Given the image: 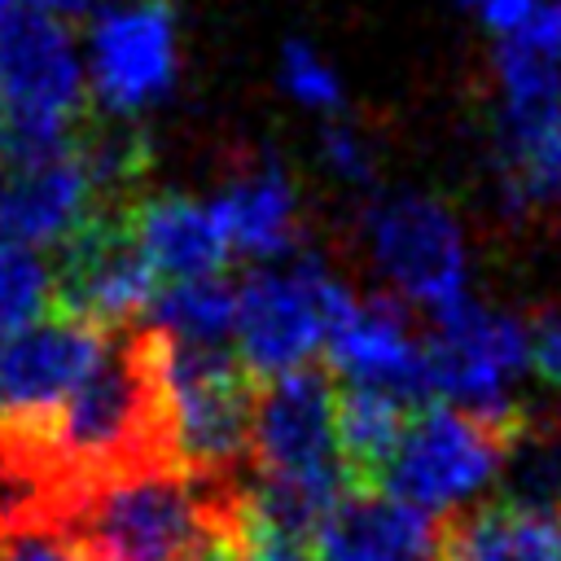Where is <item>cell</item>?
Wrapping results in <instances>:
<instances>
[{
	"instance_id": "cell-1",
	"label": "cell",
	"mask_w": 561,
	"mask_h": 561,
	"mask_svg": "<svg viewBox=\"0 0 561 561\" xmlns=\"http://www.w3.org/2000/svg\"><path fill=\"white\" fill-rule=\"evenodd\" d=\"M250 465V513L298 539H311L316 522L355 486L337 443V386L324 368H298L254 390Z\"/></svg>"
},
{
	"instance_id": "cell-2",
	"label": "cell",
	"mask_w": 561,
	"mask_h": 561,
	"mask_svg": "<svg viewBox=\"0 0 561 561\" xmlns=\"http://www.w3.org/2000/svg\"><path fill=\"white\" fill-rule=\"evenodd\" d=\"M39 456L75 500L118 473L171 465L149 359V329L114 337L101 368L57 408V416L39 434Z\"/></svg>"
},
{
	"instance_id": "cell-3",
	"label": "cell",
	"mask_w": 561,
	"mask_h": 561,
	"mask_svg": "<svg viewBox=\"0 0 561 561\" xmlns=\"http://www.w3.org/2000/svg\"><path fill=\"white\" fill-rule=\"evenodd\" d=\"M149 359L171 465L197 482H241L254 421V377L245 364L232 346H193L158 329H149Z\"/></svg>"
},
{
	"instance_id": "cell-4",
	"label": "cell",
	"mask_w": 561,
	"mask_h": 561,
	"mask_svg": "<svg viewBox=\"0 0 561 561\" xmlns=\"http://www.w3.org/2000/svg\"><path fill=\"white\" fill-rule=\"evenodd\" d=\"M355 298L351 280L311 250L259 263L237 280L232 355L254 381L316 368Z\"/></svg>"
},
{
	"instance_id": "cell-5",
	"label": "cell",
	"mask_w": 561,
	"mask_h": 561,
	"mask_svg": "<svg viewBox=\"0 0 561 561\" xmlns=\"http://www.w3.org/2000/svg\"><path fill=\"white\" fill-rule=\"evenodd\" d=\"M359 245L381 294L430 320L473 298V245L460 215L421 188L373 193L359 210Z\"/></svg>"
},
{
	"instance_id": "cell-6",
	"label": "cell",
	"mask_w": 561,
	"mask_h": 561,
	"mask_svg": "<svg viewBox=\"0 0 561 561\" xmlns=\"http://www.w3.org/2000/svg\"><path fill=\"white\" fill-rule=\"evenodd\" d=\"M88 105L83 44L70 22L0 0V145H61Z\"/></svg>"
},
{
	"instance_id": "cell-7",
	"label": "cell",
	"mask_w": 561,
	"mask_h": 561,
	"mask_svg": "<svg viewBox=\"0 0 561 561\" xmlns=\"http://www.w3.org/2000/svg\"><path fill=\"white\" fill-rule=\"evenodd\" d=\"M491 167L508 215L561 202V61L500 39L491 57Z\"/></svg>"
},
{
	"instance_id": "cell-8",
	"label": "cell",
	"mask_w": 561,
	"mask_h": 561,
	"mask_svg": "<svg viewBox=\"0 0 561 561\" xmlns=\"http://www.w3.org/2000/svg\"><path fill=\"white\" fill-rule=\"evenodd\" d=\"M513 434L517 430L508 425L430 399L412 408L399 447L377 473V486L430 517H451L482 504V495L500 486Z\"/></svg>"
},
{
	"instance_id": "cell-9",
	"label": "cell",
	"mask_w": 561,
	"mask_h": 561,
	"mask_svg": "<svg viewBox=\"0 0 561 561\" xmlns=\"http://www.w3.org/2000/svg\"><path fill=\"white\" fill-rule=\"evenodd\" d=\"M535 373L530 320L482 298H465L425 329L430 399L517 430L530 412L517 403V386Z\"/></svg>"
},
{
	"instance_id": "cell-10",
	"label": "cell",
	"mask_w": 561,
	"mask_h": 561,
	"mask_svg": "<svg viewBox=\"0 0 561 561\" xmlns=\"http://www.w3.org/2000/svg\"><path fill=\"white\" fill-rule=\"evenodd\" d=\"M118 210L92 140L0 145V237L31 250H66L96 219Z\"/></svg>"
},
{
	"instance_id": "cell-11",
	"label": "cell",
	"mask_w": 561,
	"mask_h": 561,
	"mask_svg": "<svg viewBox=\"0 0 561 561\" xmlns=\"http://www.w3.org/2000/svg\"><path fill=\"white\" fill-rule=\"evenodd\" d=\"M83 70L88 101L114 123L162 105L180 83L175 0H110L88 18Z\"/></svg>"
},
{
	"instance_id": "cell-12",
	"label": "cell",
	"mask_w": 561,
	"mask_h": 561,
	"mask_svg": "<svg viewBox=\"0 0 561 561\" xmlns=\"http://www.w3.org/2000/svg\"><path fill=\"white\" fill-rule=\"evenodd\" d=\"M118 333L96 329L70 311L0 337V438L39 451V434L57 408L101 368Z\"/></svg>"
},
{
	"instance_id": "cell-13",
	"label": "cell",
	"mask_w": 561,
	"mask_h": 561,
	"mask_svg": "<svg viewBox=\"0 0 561 561\" xmlns=\"http://www.w3.org/2000/svg\"><path fill=\"white\" fill-rule=\"evenodd\" d=\"M158 272L145 263L123 228V206L96 219L79 241L61 250L57 267V311H70L96 329L118 333L136 324L158 302Z\"/></svg>"
},
{
	"instance_id": "cell-14",
	"label": "cell",
	"mask_w": 561,
	"mask_h": 561,
	"mask_svg": "<svg viewBox=\"0 0 561 561\" xmlns=\"http://www.w3.org/2000/svg\"><path fill=\"white\" fill-rule=\"evenodd\" d=\"M324 359L342 386H377L412 408L430 403L425 377V333L412 324V311L390 294H359L337 320Z\"/></svg>"
},
{
	"instance_id": "cell-15",
	"label": "cell",
	"mask_w": 561,
	"mask_h": 561,
	"mask_svg": "<svg viewBox=\"0 0 561 561\" xmlns=\"http://www.w3.org/2000/svg\"><path fill=\"white\" fill-rule=\"evenodd\" d=\"M311 561H443V517L381 486H346L311 530Z\"/></svg>"
},
{
	"instance_id": "cell-16",
	"label": "cell",
	"mask_w": 561,
	"mask_h": 561,
	"mask_svg": "<svg viewBox=\"0 0 561 561\" xmlns=\"http://www.w3.org/2000/svg\"><path fill=\"white\" fill-rule=\"evenodd\" d=\"M206 202L232 259H250L259 267L298 254L302 193L276 158H254L250 167L232 171Z\"/></svg>"
},
{
	"instance_id": "cell-17",
	"label": "cell",
	"mask_w": 561,
	"mask_h": 561,
	"mask_svg": "<svg viewBox=\"0 0 561 561\" xmlns=\"http://www.w3.org/2000/svg\"><path fill=\"white\" fill-rule=\"evenodd\" d=\"M123 228L136 241V250L145 254V263L158 272L162 285L215 276L232 263L206 197L145 193L123 206Z\"/></svg>"
},
{
	"instance_id": "cell-18",
	"label": "cell",
	"mask_w": 561,
	"mask_h": 561,
	"mask_svg": "<svg viewBox=\"0 0 561 561\" xmlns=\"http://www.w3.org/2000/svg\"><path fill=\"white\" fill-rule=\"evenodd\" d=\"M443 561H561V517L482 500L443 517Z\"/></svg>"
},
{
	"instance_id": "cell-19",
	"label": "cell",
	"mask_w": 561,
	"mask_h": 561,
	"mask_svg": "<svg viewBox=\"0 0 561 561\" xmlns=\"http://www.w3.org/2000/svg\"><path fill=\"white\" fill-rule=\"evenodd\" d=\"M412 403L377 390V386H342L337 390V443L346 456V469L355 482H377L390 451L399 447L408 430Z\"/></svg>"
},
{
	"instance_id": "cell-20",
	"label": "cell",
	"mask_w": 561,
	"mask_h": 561,
	"mask_svg": "<svg viewBox=\"0 0 561 561\" xmlns=\"http://www.w3.org/2000/svg\"><path fill=\"white\" fill-rule=\"evenodd\" d=\"M232 324H237V280H228V272L171 280L158 289V302L149 311V329L193 346H232Z\"/></svg>"
},
{
	"instance_id": "cell-21",
	"label": "cell",
	"mask_w": 561,
	"mask_h": 561,
	"mask_svg": "<svg viewBox=\"0 0 561 561\" xmlns=\"http://www.w3.org/2000/svg\"><path fill=\"white\" fill-rule=\"evenodd\" d=\"M500 486H504L500 500L561 517V430L526 416L508 443Z\"/></svg>"
},
{
	"instance_id": "cell-22",
	"label": "cell",
	"mask_w": 561,
	"mask_h": 561,
	"mask_svg": "<svg viewBox=\"0 0 561 561\" xmlns=\"http://www.w3.org/2000/svg\"><path fill=\"white\" fill-rule=\"evenodd\" d=\"M57 302V267L18 241L0 237V337L35 324Z\"/></svg>"
},
{
	"instance_id": "cell-23",
	"label": "cell",
	"mask_w": 561,
	"mask_h": 561,
	"mask_svg": "<svg viewBox=\"0 0 561 561\" xmlns=\"http://www.w3.org/2000/svg\"><path fill=\"white\" fill-rule=\"evenodd\" d=\"M276 83L280 92L307 110V114H320V118H337L346 110V83L337 75V66L311 44V39H285L280 44V57H276Z\"/></svg>"
},
{
	"instance_id": "cell-24",
	"label": "cell",
	"mask_w": 561,
	"mask_h": 561,
	"mask_svg": "<svg viewBox=\"0 0 561 561\" xmlns=\"http://www.w3.org/2000/svg\"><path fill=\"white\" fill-rule=\"evenodd\" d=\"M320 162L333 180H342L351 188H373L381 175V153H377L373 136L342 114L324 118V127H320Z\"/></svg>"
},
{
	"instance_id": "cell-25",
	"label": "cell",
	"mask_w": 561,
	"mask_h": 561,
	"mask_svg": "<svg viewBox=\"0 0 561 561\" xmlns=\"http://www.w3.org/2000/svg\"><path fill=\"white\" fill-rule=\"evenodd\" d=\"M0 561H96L70 517L22 522L0 535Z\"/></svg>"
},
{
	"instance_id": "cell-26",
	"label": "cell",
	"mask_w": 561,
	"mask_h": 561,
	"mask_svg": "<svg viewBox=\"0 0 561 561\" xmlns=\"http://www.w3.org/2000/svg\"><path fill=\"white\" fill-rule=\"evenodd\" d=\"M232 548L241 561H311V543L298 539V535H285L267 522H259L241 495V522H237V535H232Z\"/></svg>"
},
{
	"instance_id": "cell-27",
	"label": "cell",
	"mask_w": 561,
	"mask_h": 561,
	"mask_svg": "<svg viewBox=\"0 0 561 561\" xmlns=\"http://www.w3.org/2000/svg\"><path fill=\"white\" fill-rule=\"evenodd\" d=\"M530 364L543 381L561 386V307L530 320Z\"/></svg>"
},
{
	"instance_id": "cell-28",
	"label": "cell",
	"mask_w": 561,
	"mask_h": 561,
	"mask_svg": "<svg viewBox=\"0 0 561 561\" xmlns=\"http://www.w3.org/2000/svg\"><path fill=\"white\" fill-rule=\"evenodd\" d=\"M508 39L526 44L530 53H539V57H548V61H561V0H543V4L530 13V22H526L517 35H508Z\"/></svg>"
},
{
	"instance_id": "cell-29",
	"label": "cell",
	"mask_w": 561,
	"mask_h": 561,
	"mask_svg": "<svg viewBox=\"0 0 561 561\" xmlns=\"http://www.w3.org/2000/svg\"><path fill=\"white\" fill-rule=\"evenodd\" d=\"M539 4H543V0H469V9L482 18V26L495 31L500 39L517 35V31L530 22V13H535Z\"/></svg>"
},
{
	"instance_id": "cell-30",
	"label": "cell",
	"mask_w": 561,
	"mask_h": 561,
	"mask_svg": "<svg viewBox=\"0 0 561 561\" xmlns=\"http://www.w3.org/2000/svg\"><path fill=\"white\" fill-rule=\"evenodd\" d=\"M26 9H35V13H48V18H61V22H70V18H92L101 4H110V0H22Z\"/></svg>"
},
{
	"instance_id": "cell-31",
	"label": "cell",
	"mask_w": 561,
	"mask_h": 561,
	"mask_svg": "<svg viewBox=\"0 0 561 561\" xmlns=\"http://www.w3.org/2000/svg\"><path fill=\"white\" fill-rule=\"evenodd\" d=\"M193 561H241V557H237L232 539H210L206 548H197V552H193Z\"/></svg>"
},
{
	"instance_id": "cell-32",
	"label": "cell",
	"mask_w": 561,
	"mask_h": 561,
	"mask_svg": "<svg viewBox=\"0 0 561 561\" xmlns=\"http://www.w3.org/2000/svg\"><path fill=\"white\" fill-rule=\"evenodd\" d=\"M552 210H557V224H561V202H557V206H552Z\"/></svg>"
},
{
	"instance_id": "cell-33",
	"label": "cell",
	"mask_w": 561,
	"mask_h": 561,
	"mask_svg": "<svg viewBox=\"0 0 561 561\" xmlns=\"http://www.w3.org/2000/svg\"><path fill=\"white\" fill-rule=\"evenodd\" d=\"M460 4H469V0H460Z\"/></svg>"
}]
</instances>
